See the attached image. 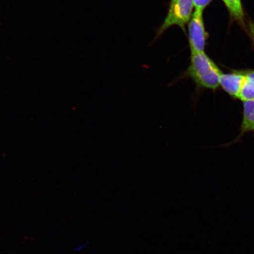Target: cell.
<instances>
[{"mask_svg":"<svg viewBox=\"0 0 254 254\" xmlns=\"http://www.w3.org/2000/svg\"><path fill=\"white\" fill-rule=\"evenodd\" d=\"M222 71L204 52L191 53L190 65L180 76L192 79L196 90L205 89L213 91L220 88Z\"/></svg>","mask_w":254,"mask_h":254,"instance_id":"6da1fadb","label":"cell"},{"mask_svg":"<svg viewBox=\"0 0 254 254\" xmlns=\"http://www.w3.org/2000/svg\"><path fill=\"white\" fill-rule=\"evenodd\" d=\"M193 6V0H171L167 17L158 28L154 41L174 25L180 27L185 31V25L191 17Z\"/></svg>","mask_w":254,"mask_h":254,"instance_id":"7a4b0ae2","label":"cell"},{"mask_svg":"<svg viewBox=\"0 0 254 254\" xmlns=\"http://www.w3.org/2000/svg\"><path fill=\"white\" fill-rule=\"evenodd\" d=\"M202 11L195 9L189 21V43L191 53L204 52L206 34Z\"/></svg>","mask_w":254,"mask_h":254,"instance_id":"3957f363","label":"cell"},{"mask_svg":"<svg viewBox=\"0 0 254 254\" xmlns=\"http://www.w3.org/2000/svg\"><path fill=\"white\" fill-rule=\"evenodd\" d=\"M245 77V70H234L228 74L222 72L220 86L231 98L240 100Z\"/></svg>","mask_w":254,"mask_h":254,"instance_id":"277c9868","label":"cell"},{"mask_svg":"<svg viewBox=\"0 0 254 254\" xmlns=\"http://www.w3.org/2000/svg\"><path fill=\"white\" fill-rule=\"evenodd\" d=\"M243 112L240 134L236 141L240 140L247 133L254 132V99L243 101Z\"/></svg>","mask_w":254,"mask_h":254,"instance_id":"5b68a950","label":"cell"},{"mask_svg":"<svg viewBox=\"0 0 254 254\" xmlns=\"http://www.w3.org/2000/svg\"><path fill=\"white\" fill-rule=\"evenodd\" d=\"M245 74L240 97L242 101L254 99V70H245Z\"/></svg>","mask_w":254,"mask_h":254,"instance_id":"8992f818","label":"cell"},{"mask_svg":"<svg viewBox=\"0 0 254 254\" xmlns=\"http://www.w3.org/2000/svg\"><path fill=\"white\" fill-rule=\"evenodd\" d=\"M231 16L241 24H244V13L241 0H222Z\"/></svg>","mask_w":254,"mask_h":254,"instance_id":"52a82bcc","label":"cell"},{"mask_svg":"<svg viewBox=\"0 0 254 254\" xmlns=\"http://www.w3.org/2000/svg\"><path fill=\"white\" fill-rule=\"evenodd\" d=\"M212 0H193V5L195 7V9L202 11L208 6Z\"/></svg>","mask_w":254,"mask_h":254,"instance_id":"ba28073f","label":"cell"},{"mask_svg":"<svg viewBox=\"0 0 254 254\" xmlns=\"http://www.w3.org/2000/svg\"><path fill=\"white\" fill-rule=\"evenodd\" d=\"M249 30L250 36L252 37V39L254 44V23H251L249 24Z\"/></svg>","mask_w":254,"mask_h":254,"instance_id":"9c48e42d","label":"cell"}]
</instances>
